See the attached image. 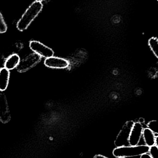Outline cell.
<instances>
[{
    "label": "cell",
    "mask_w": 158,
    "mask_h": 158,
    "mask_svg": "<svg viewBox=\"0 0 158 158\" xmlns=\"http://www.w3.org/2000/svg\"><path fill=\"white\" fill-rule=\"evenodd\" d=\"M43 8L41 2L35 1L32 3L23 14L17 24V28L22 31L27 28L31 23L40 13Z\"/></svg>",
    "instance_id": "cell-1"
},
{
    "label": "cell",
    "mask_w": 158,
    "mask_h": 158,
    "mask_svg": "<svg viewBox=\"0 0 158 158\" xmlns=\"http://www.w3.org/2000/svg\"><path fill=\"white\" fill-rule=\"evenodd\" d=\"M150 147L146 145L128 146L116 147L113 151V155L116 158H128L138 156L148 153Z\"/></svg>",
    "instance_id": "cell-2"
},
{
    "label": "cell",
    "mask_w": 158,
    "mask_h": 158,
    "mask_svg": "<svg viewBox=\"0 0 158 158\" xmlns=\"http://www.w3.org/2000/svg\"><path fill=\"white\" fill-rule=\"evenodd\" d=\"M134 123V122L133 121H129L124 124L114 142L116 147L130 146L129 137Z\"/></svg>",
    "instance_id": "cell-3"
},
{
    "label": "cell",
    "mask_w": 158,
    "mask_h": 158,
    "mask_svg": "<svg viewBox=\"0 0 158 158\" xmlns=\"http://www.w3.org/2000/svg\"><path fill=\"white\" fill-rule=\"evenodd\" d=\"M42 57L37 54L33 53L28 56L26 58L20 60L19 64L16 68L19 73L27 72L39 64Z\"/></svg>",
    "instance_id": "cell-4"
},
{
    "label": "cell",
    "mask_w": 158,
    "mask_h": 158,
    "mask_svg": "<svg viewBox=\"0 0 158 158\" xmlns=\"http://www.w3.org/2000/svg\"><path fill=\"white\" fill-rule=\"evenodd\" d=\"M29 47L34 53L45 59L53 56L54 54L52 49L38 41H31Z\"/></svg>",
    "instance_id": "cell-5"
},
{
    "label": "cell",
    "mask_w": 158,
    "mask_h": 158,
    "mask_svg": "<svg viewBox=\"0 0 158 158\" xmlns=\"http://www.w3.org/2000/svg\"><path fill=\"white\" fill-rule=\"evenodd\" d=\"M143 129L142 123L138 122L135 123L129 137V145L132 146L138 145L143 135Z\"/></svg>",
    "instance_id": "cell-6"
},
{
    "label": "cell",
    "mask_w": 158,
    "mask_h": 158,
    "mask_svg": "<svg viewBox=\"0 0 158 158\" xmlns=\"http://www.w3.org/2000/svg\"><path fill=\"white\" fill-rule=\"evenodd\" d=\"M2 92L0 91V121L6 123L10 120L11 115L6 96Z\"/></svg>",
    "instance_id": "cell-7"
},
{
    "label": "cell",
    "mask_w": 158,
    "mask_h": 158,
    "mask_svg": "<svg viewBox=\"0 0 158 158\" xmlns=\"http://www.w3.org/2000/svg\"><path fill=\"white\" fill-rule=\"evenodd\" d=\"M44 64L47 67L56 69H64L69 65V62L66 59L54 56L45 59Z\"/></svg>",
    "instance_id": "cell-8"
},
{
    "label": "cell",
    "mask_w": 158,
    "mask_h": 158,
    "mask_svg": "<svg viewBox=\"0 0 158 158\" xmlns=\"http://www.w3.org/2000/svg\"><path fill=\"white\" fill-rule=\"evenodd\" d=\"M10 71L5 68L0 69V91L6 90L9 84Z\"/></svg>",
    "instance_id": "cell-9"
},
{
    "label": "cell",
    "mask_w": 158,
    "mask_h": 158,
    "mask_svg": "<svg viewBox=\"0 0 158 158\" xmlns=\"http://www.w3.org/2000/svg\"><path fill=\"white\" fill-rule=\"evenodd\" d=\"M143 136L146 145L151 147L156 145V136L154 133L149 128H146L143 129Z\"/></svg>",
    "instance_id": "cell-10"
},
{
    "label": "cell",
    "mask_w": 158,
    "mask_h": 158,
    "mask_svg": "<svg viewBox=\"0 0 158 158\" xmlns=\"http://www.w3.org/2000/svg\"><path fill=\"white\" fill-rule=\"evenodd\" d=\"M20 59L17 54H14L10 56L6 60L4 68L9 70L16 68L20 63Z\"/></svg>",
    "instance_id": "cell-11"
},
{
    "label": "cell",
    "mask_w": 158,
    "mask_h": 158,
    "mask_svg": "<svg viewBox=\"0 0 158 158\" xmlns=\"http://www.w3.org/2000/svg\"><path fill=\"white\" fill-rule=\"evenodd\" d=\"M148 45L156 57L158 58V39L156 37H152L148 42Z\"/></svg>",
    "instance_id": "cell-12"
},
{
    "label": "cell",
    "mask_w": 158,
    "mask_h": 158,
    "mask_svg": "<svg viewBox=\"0 0 158 158\" xmlns=\"http://www.w3.org/2000/svg\"><path fill=\"white\" fill-rule=\"evenodd\" d=\"M147 127L152 131L154 134L158 135V121L152 120L148 123Z\"/></svg>",
    "instance_id": "cell-13"
},
{
    "label": "cell",
    "mask_w": 158,
    "mask_h": 158,
    "mask_svg": "<svg viewBox=\"0 0 158 158\" xmlns=\"http://www.w3.org/2000/svg\"><path fill=\"white\" fill-rule=\"evenodd\" d=\"M6 30H7V26L4 20L2 15L0 12V33H5L6 32Z\"/></svg>",
    "instance_id": "cell-14"
},
{
    "label": "cell",
    "mask_w": 158,
    "mask_h": 158,
    "mask_svg": "<svg viewBox=\"0 0 158 158\" xmlns=\"http://www.w3.org/2000/svg\"><path fill=\"white\" fill-rule=\"evenodd\" d=\"M149 155L152 158H158V147L156 145L153 146L149 148Z\"/></svg>",
    "instance_id": "cell-15"
},
{
    "label": "cell",
    "mask_w": 158,
    "mask_h": 158,
    "mask_svg": "<svg viewBox=\"0 0 158 158\" xmlns=\"http://www.w3.org/2000/svg\"><path fill=\"white\" fill-rule=\"evenodd\" d=\"M140 158H152V157L148 153H145L140 156Z\"/></svg>",
    "instance_id": "cell-16"
},
{
    "label": "cell",
    "mask_w": 158,
    "mask_h": 158,
    "mask_svg": "<svg viewBox=\"0 0 158 158\" xmlns=\"http://www.w3.org/2000/svg\"><path fill=\"white\" fill-rule=\"evenodd\" d=\"M94 158H109L105 156H102V155H96Z\"/></svg>",
    "instance_id": "cell-17"
},
{
    "label": "cell",
    "mask_w": 158,
    "mask_h": 158,
    "mask_svg": "<svg viewBox=\"0 0 158 158\" xmlns=\"http://www.w3.org/2000/svg\"><path fill=\"white\" fill-rule=\"evenodd\" d=\"M144 119L143 118H141L139 119V121L138 122L140 123H144Z\"/></svg>",
    "instance_id": "cell-18"
},
{
    "label": "cell",
    "mask_w": 158,
    "mask_h": 158,
    "mask_svg": "<svg viewBox=\"0 0 158 158\" xmlns=\"http://www.w3.org/2000/svg\"><path fill=\"white\" fill-rule=\"evenodd\" d=\"M156 145L158 147V135L156 137Z\"/></svg>",
    "instance_id": "cell-19"
},
{
    "label": "cell",
    "mask_w": 158,
    "mask_h": 158,
    "mask_svg": "<svg viewBox=\"0 0 158 158\" xmlns=\"http://www.w3.org/2000/svg\"><path fill=\"white\" fill-rule=\"evenodd\" d=\"M35 1H37V2H41L43 0H35Z\"/></svg>",
    "instance_id": "cell-20"
},
{
    "label": "cell",
    "mask_w": 158,
    "mask_h": 158,
    "mask_svg": "<svg viewBox=\"0 0 158 158\" xmlns=\"http://www.w3.org/2000/svg\"></svg>",
    "instance_id": "cell-21"
},
{
    "label": "cell",
    "mask_w": 158,
    "mask_h": 158,
    "mask_svg": "<svg viewBox=\"0 0 158 158\" xmlns=\"http://www.w3.org/2000/svg\"><path fill=\"white\" fill-rule=\"evenodd\" d=\"M157 1H158V0H157Z\"/></svg>",
    "instance_id": "cell-22"
}]
</instances>
